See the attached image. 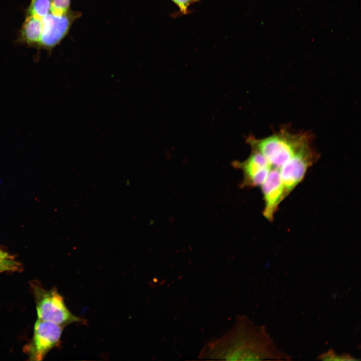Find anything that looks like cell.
Returning a JSON list of instances; mask_svg holds the SVG:
<instances>
[{"label":"cell","instance_id":"obj_1","mask_svg":"<svg viewBox=\"0 0 361 361\" xmlns=\"http://www.w3.org/2000/svg\"><path fill=\"white\" fill-rule=\"evenodd\" d=\"M198 357L225 360L288 359L277 348L265 327L254 324L245 316H238L228 332L208 341Z\"/></svg>","mask_w":361,"mask_h":361},{"label":"cell","instance_id":"obj_2","mask_svg":"<svg viewBox=\"0 0 361 361\" xmlns=\"http://www.w3.org/2000/svg\"><path fill=\"white\" fill-rule=\"evenodd\" d=\"M253 149L260 152L271 168H279L304 144L311 141L308 133H294L286 128L261 139L250 137Z\"/></svg>","mask_w":361,"mask_h":361},{"label":"cell","instance_id":"obj_3","mask_svg":"<svg viewBox=\"0 0 361 361\" xmlns=\"http://www.w3.org/2000/svg\"><path fill=\"white\" fill-rule=\"evenodd\" d=\"M38 319L65 325L74 322L85 323L82 318L74 315L66 307L63 297L56 289L47 290L33 285Z\"/></svg>","mask_w":361,"mask_h":361},{"label":"cell","instance_id":"obj_4","mask_svg":"<svg viewBox=\"0 0 361 361\" xmlns=\"http://www.w3.org/2000/svg\"><path fill=\"white\" fill-rule=\"evenodd\" d=\"M310 143L309 141L304 144L279 168L285 197L302 180L308 169L317 159V153Z\"/></svg>","mask_w":361,"mask_h":361},{"label":"cell","instance_id":"obj_5","mask_svg":"<svg viewBox=\"0 0 361 361\" xmlns=\"http://www.w3.org/2000/svg\"><path fill=\"white\" fill-rule=\"evenodd\" d=\"M63 327L55 323L38 319L28 349L30 359L43 360L49 351L60 342Z\"/></svg>","mask_w":361,"mask_h":361},{"label":"cell","instance_id":"obj_6","mask_svg":"<svg viewBox=\"0 0 361 361\" xmlns=\"http://www.w3.org/2000/svg\"><path fill=\"white\" fill-rule=\"evenodd\" d=\"M261 187L265 202L263 215L271 221L278 206L285 198L279 169L272 168Z\"/></svg>","mask_w":361,"mask_h":361},{"label":"cell","instance_id":"obj_7","mask_svg":"<svg viewBox=\"0 0 361 361\" xmlns=\"http://www.w3.org/2000/svg\"><path fill=\"white\" fill-rule=\"evenodd\" d=\"M70 21L67 14L57 16L50 13L42 18L43 31L39 46L48 49L54 47L67 34Z\"/></svg>","mask_w":361,"mask_h":361},{"label":"cell","instance_id":"obj_8","mask_svg":"<svg viewBox=\"0 0 361 361\" xmlns=\"http://www.w3.org/2000/svg\"><path fill=\"white\" fill-rule=\"evenodd\" d=\"M239 165L243 171L246 183L253 187L261 186L272 168L265 157L255 149Z\"/></svg>","mask_w":361,"mask_h":361},{"label":"cell","instance_id":"obj_9","mask_svg":"<svg viewBox=\"0 0 361 361\" xmlns=\"http://www.w3.org/2000/svg\"><path fill=\"white\" fill-rule=\"evenodd\" d=\"M42 31V19L28 16L21 30V39L28 44L39 45Z\"/></svg>","mask_w":361,"mask_h":361},{"label":"cell","instance_id":"obj_10","mask_svg":"<svg viewBox=\"0 0 361 361\" xmlns=\"http://www.w3.org/2000/svg\"><path fill=\"white\" fill-rule=\"evenodd\" d=\"M52 0H32L28 9V16L42 19L50 13Z\"/></svg>","mask_w":361,"mask_h":361},{"label":"cell","instance_id":"obj_11","mask_svg":"<svg viewBox=\"0 0 361 361\" xmlns=\"http://www.w3.org/2000/svg\"><path fill=\"white\" fill-rule=\"evenodd\" d=\"M70 5V0H52L50 13L57 16L67 14Z\"/></svg>","mask_w":361,"mask_h":361},{"label":"cell","instance_id":"obj_12","mask_svg":"<svg viewBox=\"0 0 361 361\" xmlns=\"http://www.w3.org/2000/svg\"><path fill=\"white\" fill-rule=\"evenodd\" d=\"M21 265L12 258L7 259L0 262V273L5 272L19 271Z\"/></svg>","mask_w":361,"mask_h":361},{"label":"cell","instance_id":"obj_13","mask_svg":"<svg viewBox=\"0 0 361 361\" xmlns=\"http://www.w3.org/2000/svg\"><path fill=\"white\" fill-rule=\"evenodd\" d=\"M318 358L322 360H355L351 356L347 354H343L341 355H337L335 354L333 350H328L319 356Z\"/></svg>","mask_w":361,"mask_h":361},{"label":"cell","instance_id":"obj_14","mask_svg":"<svg viewBox=\"0 0 361 361\" xmlns=\"http://www.w3.org/2000/svg\"><path fill=\"white\" fill-rule=\"evenodd\" d=\"M178 8L180 12L183 14H187L189 12V8L193 4L198 0H171Z\"/></svg>","mask_w":361,"mask_h":361},{"label":"cell","instance_id":"obj_15","mask_svg":"<svg viewBox=\"0 0 361 361\" xmlns=\"http://www.w3.org/2000/svg\"><path fill=\"white\" fill-rule=\"evenodd\" d=\"M10 258H12V257L8 253L0 250V262Z\"/></svg>","mask_w":361,"mask_h":361}]
</instances>
